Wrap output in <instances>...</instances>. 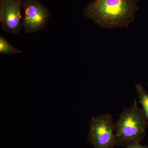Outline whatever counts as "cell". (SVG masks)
Instances as JSON below:
<instances>
[{
  "mask_svg": "<svg viewBox=\"0 0 148 148\" xmlns=\"http://www.w3.org/2000/svg\"><path fill=\"white\" fill-rule=\"evenodd\" d=\"M21 51L11 45L2 35L0 36V53L13 55L21 53Z\"/></svg>",
  "mask_w": 148,
  "mask_h": 148,
  "instance_id": "7",
  "label": "cell"
},
{
  "mask_svg": "<svg viewBox=\"0 0 148 148\" xmlns=\"http://www.w3.org/2000/svg\"><path fill=\"white\" fill-rule=\"evenodd\" d=\"M138 0H94L84 10V17L106 29L127 28L135 19Z\"/></svg>",
  "mask_w": 148,
  "mask_h": 148,
  "instance_id": "1",
  "label": "cell"
},
{
  "mask_svg": "<svg viewBox=\"0 0 148 148\" xmlns=\"http://www.w3.org/2000/svg\"><path fill=\"white\" fill-rule=\"evenodd\" d=\"M23 0H0V22L3 31L17 34L23 28L21 9Z\"/></svg>",
  "mask_w": 148,
  "mask_h": 148,
  "instance_id": "5",
  "label": "cell"
},
{
  "mask_svg": "<svg viewBox=\"0 0 148 148\" xmlns=\"http://www.w3.org/2000/svg\"><path fill=\"white\" fill-rule=\"evenodd\" d=\"M125 148H148V146L143 145L140 143H134L125 147Z\"/></svg>",
  "mask_w": 148,
  "mask_h": 148,
  "instance_id": "8",
  "label": "cell"
},
{
  "mask_svg": "<svg viewBox=\"0 0 148 148\" xmlns=\"http://www.w3.org/2000/svg\"><path fill=\"white\" fill-rule=\"evenodd\" d=\"M135 88L139 103L142 107V109L148 123V93L142 85L140 84H136Z\"/></svg>",
  "mask_w": 148,
  "mask_h": 148,
  "instance_id": "6",
  "label": "cell"
},
{
  "mask_svg": "<svg viewBox=\"0 0 148 148\" xmlns=\"http://www.w3.org/2000/svg\"></svg>",
  "mask_w": 148,
  "mask_h": 148,
  "instance_id": "9",
  "label": "cell"
},
{
  "mask_svg": "<svg viewBox=\"0 0 148 148\" xmlns=\"http://www.w3.org/2000/svg\"><path fill=\"white\" fill-rule=\"evenodd\" d=\"M147 121L137 102L126 108L115 123L116 145L126 147L140 143L146 132Z\"/></svg>",
  "mask_w": 148,
  "mask_h": 148,
  "instance_id": "2",
  "label": "cell"
},
{
  "mask_svg": "<svg viewBox=\"0 0 148 148\" xmlns=\"http://www.w3.org/2000/svg\"><path fill=\"white\" fill-rule=\"evenodd\" d=\"M22 7V25L26 33L33 34L45 29L50 13L45 6L38 0H24Z\"/></svg>",
  "mask_w": 148,
  "mask_h": 148,
  "instance_id": "4",
  "label": "cell"
},
{
  "mask_svg": "<svg viewBox=\"0 0 148 148\" xmlns=\"http://www.w3.org/2000/svg\"><path fill=\"white\" fill-rule=\"evenodd\" d=\"M88 140L94 148H114L116 146L115 123L112 115L103 114L92 117Z\"/></svg>",
  "mask_w": 148,
  "mask_h": 148,
  "instance_id": "3",
  "label": "cell"
}]
</instances>
